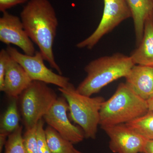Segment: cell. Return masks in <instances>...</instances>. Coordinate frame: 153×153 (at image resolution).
<instances>
[{
	"mask_svg": "<svg viewBox=\"0 0 153 153\" xmlns=\"http://www.w3.org/2000/svg\"><path fill=\"white\" fill-rule=\"evenodd\" d=\"M20 16L28 36L38 46L44 60L62 75L53 53L58 22L51 3L49 0H30L23 8Z\"/></svg>",
	"mask_w": 153,
	"mask_h": 153,
	"instance_id": "obj_1",
	"label": "cell"
},
{
	"mask_svg": "<svg viewBox=\"0 0 153 153\" xmlns=\"http://www.w3.org/2000/svg\"><path fill=\"white\" fill-rule=\"evenodd\" d=\"M134 65L130 56L120 53L95 59L85 66L87 75L76 91L82 95L91 97L111 82L126 77Z\"/></svg>",
	"mask_w": 153,
	"mask_h": 153,
	"instance_id": "obj_2",
	"label": "cell"
},
{
	"mask_svg": "<svg viewBox=\"0 0 153 153\" xmlns=\"http://www.w3.org/2000/svg\"><path fill=\"white\" fill-rule=\"evenodd\" d=\"M147 102L126 83H120L112 96L102 103L100 112V126L126 123L149 111Z\"/></svg>",
	"mask_w": 153,
	"mask_h": 153,
	"instance_id": "obj_3",
	"label": "cell"
},
{
	"mask_svg": "<svg viewBox=\"0 0 153 153\" xmlns=\"http://www.w3.org/2000/svg\"><path fill=\"white\" fill-rule=\"evenodd\" d=\"M69 106L70 117L82 129L85 138L94 140L100 123V112L105 101L102 97H91L78 93L72 84L67 88H59Z\"/></svg>",
	"mask_w": 153,
	"mask_h": 153,
	"instance_id": "obj_4",
	"label": "cell"
},
{
	"mask_svg": "<svg viewBox=\"0 0 153 153\" xmlns=\"http://www.w3.org/2000/svg\"><path fill=\"white\" fill-rule=\"evenodd\" d=\"M20 96L21 114L26 129L37 125L58 97L47 83L36 80L33 81Z\"/></svg>",
	"mask_w": 153,
	"mask_h": 153,
	"instance_id": "obj_5",
	"label": "cell"
},
{
	"mask_svg": "<svg viewBox=\"0 0 153 153\" xmlns=\"http://www.w3.org/2000/svg\"><path fill=\"white\" fill-rule=\"evenodd\" d=\"M103 14L98 26L90 36L76 44L79 49H91L102 37L126 19L132 17L126 0H103Z\"/></svg>",
	"mask_w": 153,
	"mask_h": 153,
	"instance_id": "obj_6",
	"label": "cell"
},
{
	"mask_svg": "<svg viewBox=\"0 0 153 153\" xmlns=\"http://www.w3.org/2000/svg\"><path fill=\"white\" fill-rule=\"evenodd\" d=\"M6 50L10 57L25 69L33 81H41L61 88H67L71 84L68 77L56 74L47 68L40 51H36L34 55H29L22 54L10 46H8Z\"/></svg>",
	"mask_w": 153,
	"mask_h": 153,
	"instance_id": "obj_7",
	"label": "cell"
},
{
	"mask_svg": "<svg viewBox=\"0 0 153 153\" xmlns=\"http://www.w3.org/2000/svg\"><path fill=\"white\" fill-rule=\"evenodd\" d=\"M69 106L63 96L57 97L48 112L44 117L48 126L73 144L82 142L85 138V134L79 126L72 124L68 119L67 111Z\"/></svg>",
	"mask_w": 153,
	"mask_h": 153,
	"instance_id": "obj_8",
	"label": "cell"
},
{
	"mask_svg": "<svg viewBox=\"0 0 153 153\" xmlns=\"http://www.w3.org/2000/svg\"><path fill=\"white\" fill-rule=\"evenodd\" d=\"M101 128L109 137V149L114 153H140L148 140L126 123Z\"/></svg>",
	"mask_w": 153,
	"mask_h": 153,
	"instance_id": "obj_9",
	"label": "cell"
},
{
	"mask_svg": "<svg viewBox=\"0 0 153 153\" xmlns=\"http://www.w3.org/2000/svg\"><path fill=\"white\" fill-rule=\"evenodd\" d=\"M0 41L8 46L16 45L26 55L36 54L33 42L28 36L21 18L7 11L3 13L0 18Z\"/></svg>",
	"mask_w": 153,
	"mask_h": 153,
	"instance_id": "obj_10",
	"label": "cell"
},
{
	"mask_svg": "<svg viewBox=\"0 0 153 153\" xmlns=\"http://www.w3.org/2000/svg\"><path fill=\"white\" fill-rule=\"evenodd\" d=\"M125 83L135 93L147 101L153 97V66L135 65L126 76Z\"/></svg>",
	"mask_w": 153,
	"mask_h": 153,
	"instance_id": "obj_11",
	"label": "cell"
},
{
	"mask_svg": "<svg viewBox=\"0 0 153 153\" xmlns=\"http://www.w3.org/2000/svg\"><path fill=\"white\" fill-rule=\"evenodd\" d=\"M32 82L33 80L25 69L11 57L1 91L11 98H18Z\"/></svg>",
	"mask_w": 153,
	"mask_h": 153,
	"instance_id": "obj_12",
	"label": "cell"
},
{
	"mask_svg": "<svg viewBox=\"0 0 153 153\" xmlns=\"http://www.w3.org/2000/svg\"><path fill=\"white\" fill-rule=\"evenodd\" d=\"M130 57L135 65L153 66V22L152 17L145 22L143 35Z\"/></svg>",
	"mask_w": 153,
	"mask_h": 153,
	"instance_id": "obj_13",
	"label": "cell"
},
{
	"mask_svg": "<svg viewBox=\"0 0 153 153\" xmlns=\"http://www.w3.org/2000/svg\"><path fill=\"white\" fill-rule=\"evenodd\" d=\"M133 19L137 45L138 46L143 35L145 22L153 13V0H126Z\"/></svg>",
	"mask_w": 153,
	"mask_h": 153,
	"instance_id": "obj_14",
	"label": "cell"
},
{
	"mask_svg": "<svg viewBox=\"0 0 153 153\" xmlns=\"http://www.w3.org/2000/svg\"><path fill=\"white\" fill-rule=\"evenodd\" d=\"M18 98H11L8 106L1 119L0 134L9 136L20 126V116L17 104Z\"/></svg>",
	"mask_w": 153,
	"mask_h": 153,
	"instance_id": "obj_15",
	"label": "cell"
},
{
	"mask_svg": "<svg viewBox=\"0 0 153 153\" xmlns=\"http://www.w3.org/2000/svg\"><path fill=\"white\" fill-rule=\"evenodd\" d=\"M47 143L51 153H76L73 144L62 137L52 127L45 129Z\"/></svg>",
	"mask_w": 153,
	"mask_h": 153,
	"instance_id": "obj_16",
	"label": "cell"
},
{
	"mask_svg": "<svg viewBox=\"0 0 153 153\" xmlns=\"http://www.w3.org/2000/svg\"><path fill=\"white\" fill-rule=\"evenodd\" d=\"M126 125L137 133L149 140H153V112L150 111Z\"/></svg>",
	"mask_w": 153,
	"mask_h": 153,
	"instance_id": "obj_17",
	"label": "cell"
},
{
	"mask_svg": "<svg viewBox=\"0 0 153 153\" xmlns=\"http://www.w3.org/2000/svg\"><path fill=\"white\" fill-rule=\"evenodd\" d=\"M23 126L10 134L8 137L5 148V153H26L23 144Z\"/></svg>",
	"mask_w": 153,
	"mask_h": 153,
	"instance_id": "obj_18",
	"label": "cell"
},
{
	"mask_svg": "<svg viewBox=\"0 0 153 153\" xmlns=\"http://www.w3.org/2000/svg\"><path fill=\"white\" fill-rule=\"evenodd\" d=\"M37 125L26 129L23 135V144L26 153H38L36 137Z\"/></svg>",
	"mask_w": 153,
	"mask_h": 153,
	"instance_id": "obj_19",
	"label": "cell"
},
{
	"mask_svg": "<svg viewBox=\"0 0 153 153\" xmlns=\"http://www.w3.org/2000/svg\"><path fill=\"white\" fill-rule=\"evenodd\" d=\"M44 122L43 119L38 121L36 128V137L38 153H51L47 143L45 129H44Z\"/></svg>",
	"mask_w": 153,
	"mask_h": 153,
	"instance_id": "obj_20",
	"label": "cell"
},
{
	"mask_svg": "<svg viewBox=\"0 0 153 153\" xmlns=\"http://www.w3.org/2000/svg\"><path fill=\"white\" fill-rule=\"evenodd\" d=\"M7 50L2 49L0 52V90L2 88L6 70L10 58Z\"/></svg>",
	"mask_w": 153,
	"mask_h": 153,
	"instance_id": "obj_21",
	"label": "cell"
},
{
	"mask_svg": "<svg viewBox=\"0 0 153 153\" xmlns=\"http://www.w3.org/2000/svg\"><path fill=\"white\" fill-rule=\"evenodd\" d=\"M28 0H0V11L2 13L21 4H25Z\"/></svg>",
	"mask_w": 153,
	"mask_h": 153,
	"instance_id": "obj_22",
	"label": "cell"
},
{
	"mask_svg": "<svg viewBox=\"0 0 153 153\" xmlns=\"http://www.w3.org/2000/svg\"><path fill=\"white\" fill-rule=\"evenodd\" d=\"M140 153H153V140H148L143 150Z\"/></svg>",
	"mask_w": 153,
	"mask_h": 153,
	"instance_id": "obj_23",
	"label": "cell"
},
{
	"mask_svg": "<svg viewBox=\"0 0 153 153\" xmlns=\"http://www.w3.org/2000/svg\"><path fill=\"white\" fill-rule=\"evenodd\" d=\"M8 136L5 134H0V153L2 152L3 148L5 146Z\"/></svg>",
	"mask_w": 153,
	"mask_h": 153,
	"instance_id": "obj_24",
	"label": "cell"
},
{
	"mask_svg": "<svg viewBox=\"0 0 153 153\" xmlns=\"http://www.w3.org/2000/svg\"><path fill=\"white\" fill-rule=\"evenodd\" d=\"M149 111L153 112V97L147 101Z\"/></svg>",
	"mask_w": 153,
	"mask_h": 153,
	"instance_id": "obj_25",
	"label": "cell"
},
{
	"mask_svg": "<svg viewBox=\"0 0 153 153\" xmlns=\"http://www.w3.org/2000/svg\"><path fill=\"white\" fill-rule=\"evenodd\" d=\"M76 153H82V152H79V151L77 150H76Z\"/></svg>",
	"mask_w": 153,
	"mask_h": 153,
	"instance_id": "obj_26",
	"label": "cell"
},
{
	"mask_svg": "<svg viewBox=\"0 0 153 153\" xmlns=\"http://www.w3.org/2000/svg\"><path fill=\"white\" fill-rule=\"evenodd\" d=\"M152 21H153V13L152 16Z\"/></svg>",
	"mask_w": 153,
	"mask_h": 153,
	"instance_id": "obj_27",
	"label": "cell"
},
{
	"mask_svg": "<svg viewBox=\"0 0 153 153\" xmlns=\"http://www.w3.org/2000/svg\"></svg>",
	"mask_w": 153,
	"mask_h": 153,
	"instance_id": "obj_28",
	"label": "cell"
}]
</instances>
